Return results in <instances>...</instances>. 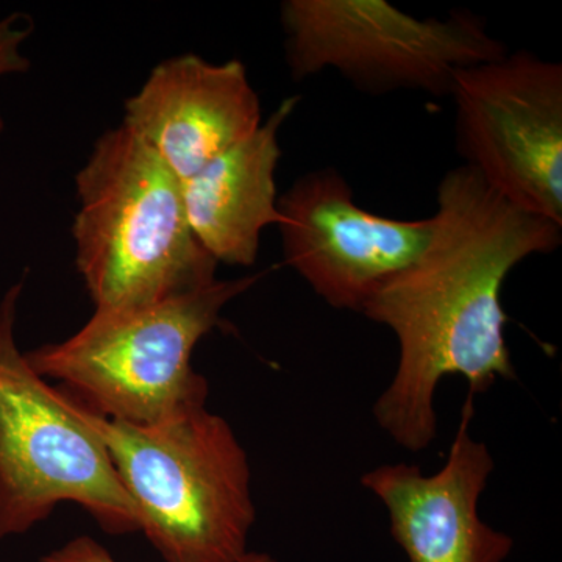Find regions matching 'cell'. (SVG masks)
Returning a JSON list of instances; mask_svg holds the SVG:
<instances>
[{
  "label": "cell",
  "instance_id": "obj_1",
  "mask_svg": "<svg viewBox=\"0 0 562 562\" xmlns=\"http://www.w3.org/2000/svg\"><path fill=\"white\" fill-rule=\"evenodd\" d=\"M430 238L406 268L384 281L361 314L394 333L397 371L373 405L376 424L417 453L438 436L436 387L462 375L469 394L516 379L501 291L509 272L562 243V227L514 205L471 166L438 184Z\"/></svg>",
  "mask_w": 562,
  "mask_h": 562
},
{
  "label": "cell",
  "instance_id": "obj_2",
  "mask_svg": "<svg viewBox=\"0 0 562 562\" xmlns=\"http://www.w3.org/2000/svg\"><path fill=\"white\" fill-rule=\"evenodd\" d=\"M76 184V265L95 310L140 308L217 280L179 177L131 128L101 136Z\"/></svg>",
  "mask_w": 562,
  "mask_h": 562
},
{
  "label": "cell",
  "instance_id": "obj_3",
  "mask_svg": "<svg viewBox=\"0 0 562 562\" xmlns=\"http://www.w3.org/2000/svg\"><path fill=\"white\" fill-rule=\"evenodd\" d=\"M99 436L138 516L139 532L166 562H239L257 512L250 465L232 425L205 406L151 425L111 420L70 398Z\"/></svg>",
  "mask_w": 562,
  "mask_h": 562
},
{
  "label": "cell",
  "instance_id": "obj_4",
  "mask_svg": "<svg viewBox=\"0 0 562 562\" xmlns=\"http://www.w3.org/2000/svg\"><path fill=\"white\" fill-rule=\"evenodd\" d=\"M258 277L216 280L154 305L94 310L66 341L25 353L44 380L65 383L69 395L111 420L151 425L209 401V382L194 371L195 347L220 325L222 310Z\"/></svg>",
  "mask_w": 562,
  "mask_h": 562
},
{
  "label": "cell",
  "instance_id": "obj_5",
  "mask_svg": "<svg viewBox=\"0 0 562 562\" xmlns=\"http://www.w3.org/2000/svg\"><path fill=\"white\" fill-rule=\"evenodd\" d=\"M22 286L14 283L0 302V541L31 531L65 502L109 535L139 532L105 446L18 346Z\"/></svg>",
  "mask_w": 562,
  "mask_h": 562
},
{
  "label": "cell",
  "instance_id": "obj_6",
  "mask_svg": "<svg viewBox=\"0 0 562 562\" xmlns=\"http://www.w3.org/2000/svg\"><path fill=\"white\" fill-rule=\"evenodd\" d=\"M281 25L295 80L335 69L369 94L450 95L458 70L508 52L472 11L419 20L384 0H288Z\"/></svg>",
  "mask_w": 562,
  "mask_h": 562
},
{
  "label": "cell",
  "instance_id": "obj_7",
  "mask_svg": "<svg viewBox=\"0 0 562 562\" xmlns=\"http://www.w3.org/2000/svg\"><path fill=\"white\" fill-rule=\"evenodd\" d=\"M464 165L514 205L562 227V66L531 52L458 70L452 92Z\"/></svg>",
  "mask_w": 562,
  "mask_h": 562
},
{
  "label": "cell",
  "instance_id": "obj_8",
  "mask_svg": "<svg viewBox=\"0 0 562 562\" xmlns=\"http://www.w3.org/2000/svg\"><path fill=\"white\" fill-rule=\"evenodd\" d=\"M279 211L288 265L333 308L358 313L420 254L432 228L431 217L398 221L362 210L335 168L295 180Z\"/></svg>",
  "mask_w": 562,
  "mask_h": 562
},
{
  "label": "cell",
  "instance_id": "obj_9",
  "mask_svg": "<svg viewBox=\"0 0 562 562\" xmlns=\"http://www.w3.org/2000/svg\"><path fill=\"white\" fill-rule=\"evenodd\" d=\"M473 398L465 397L449 457L435 475L397 462L361 476L362 486L386 506L392 538L409 562H503L512 553L513 539L479 514L494 458L472 438Z\"/></svg>",
  "mask_w": 562,
  "mask_h": 562
},
{
  "label": "cell",
  "instance_id": "obj_10",
  "mask_svg": "<svg viewBox=\"0 0 562 562\" xmlns=\"http://www.w3.org/2000/svg\"><path fill=\"white\" fill-rule=\"evenodd\" d=\"M262 124L246 66L199 55L169 58L125 102L122 125L150 147L180 181L241 143Z\"/></svg>",
  "mask_w": 562,
  "mask_h": 562
},
{
  "label": "cell",
  "instance_id": "obj_11",
  "mask_svg": "<svg viewBox=\"0 0 562 562\" xmlns=\"http://www.w3.org/2000/svg\"><path fill=\"white\" fill-rule=\"evenodd\" d=\"M297 103L299 98L284 99L250 136L181 181L191 231L217 262L254 265L262 231L281 224L279 132Z\"/></svg>",
  "mask_w": 562,
  "mask_h": 562
},
{
  "label": "cell",
  "instance_id": "obj_12",
  "mask_svg": "<svg viewBox=\"0 0 562 562\" xmlns=\"http://www.w3.org/2000/svg\"><path fill=\"white\" fill-rule=\"evenodd\" d=\"M33 25L31 18L13 13L0 20V80L14 74L27 72L31 61L25 57L24 44L31 38ZM5 122L0 114V133Z\"/></svg>",
  "mask_w": 562,
  "mask_h": 562
},
{
  "label": "cell",
  "instance_id": "obj_13",
  "mask_svg": "<svg viewBox=\"0 0 562 562\" xmlns=\"http://www.w3.org/2000/svg\"><path fill=\"white\" fill-rule=\"evenodd\" d=\"M40 562H117L101 542L90 536H79L52 550ZM239 562H276L268 553L249 552Z\"/></svg>",
  "mask_w": 562,
  "mask_h": 562
}]
</instances>
